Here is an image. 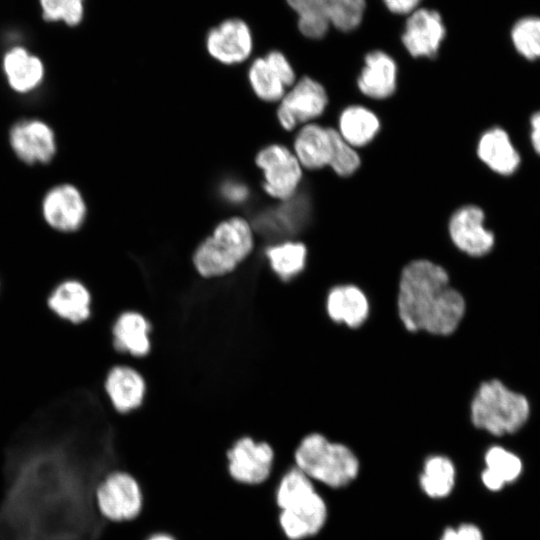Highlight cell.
Wrapping results in <instances>:
<instances>
[{
  "mask_svg": "<svg viewBox=\"0 0 540 540\" xmlns=\"http://www.w3.org/2000/svg\"><path fill=\"white\" fill-rule=\"evenodd\" d=\"M118 468L105 438L29 433L8 449L0 501V540H100L95 506L101 478Z\"/></svg>",
  "mask_w": 540,
  "mask_h": 540,
  "instance_id": "1",
  "label": "cell"
},
{
  "mask_svg": "<svg viewBox=\"0 0 540 540\" xmlns=\"http://www.w3.org/2000/svg\"><path fill=\"white\" fill-rule=\"evenodd\" d=\"M395 305L407 332L439 337L454 334L467 310L465 297L451 285L448 271L428 259L412 260L401 269Z\"/></svg>",
  "mask_w": 540,
  "mask_h": 540,
  "instance_id": "2",
  "label": "cell"
},
{
  "mask_svg": "<svg viewBox=\"0 0 540 540\" xmlns=\"http://www.w3.org/2000/svg\"><path fill=\"white\" fill-rule=\"evenodd\" d=\"M292 464L314 482L331 488L350 484L360 469L359 459L350 447L320 432L308 433L299 440L292 452Z\"/></svg>",
  "mask_w": 540,
  "mask_h": 540,
  "instance_id": "3",
  "label": "cell"
},
{
  "mask_svg": "<svg viewBox=\"0 0 540 540\" xmlns=\"http://www.w3.org/2000/svg\"><path fill=\"white\" fill-rule=\"evenodd\" d=\"M530 411L527 397L499 379L481 382L469 405L472 425L493 436L519 431L528 421Z\"/></svg>",
  "mask_w": 540,
  "mask_h": 540,
  "instance_id": "4",
  "label": "cell"
},
{
  "mask_svg": "<svg viewBox=\"0 0 540 540\" xmlns=\"http://www.w3.org/2000/svg\"><path fill=\"white\" fill-rule=\"evenodd\" d=\"M254 237L241 217L221 222L196 249L193 263L203 277H217L233 271L251 253Z\"/></svg>",
  "mask_w": 540,
  "mask_h": 540,
  "instance_id": "5",
  "label": "cell"
},
{
  "mask_svg": "<svg viewBox=\"0 0 540 540\" xmlns=\"http://www.w3.org/2000/svg\"><path fill=\"white\" fill-rule=\"evenodd\" d=\"M94 501L100 517L112 524L130 523L143 512L145 494L137 477L126 469L115 468L99 481Z\"/></svg>",
  "mask_w": 540,
  "mask_h": 540,
  "instance_id": "6",
  "label": "cell"
},
{
  "mask_svg": "<svg viewBox=\"0 0 540 540\" xmlns=\"http://www.w3.org/2000/svg\"><path fill=\"white\" fill-rule=\"evenodd\" d=\"M225 461L226 472L233 482L248 487L261 486L274 475L276 452L267 440L243 434L228 446Z\"/></svg>",
  "mask_w": 540,
  "mask_h": 540,
  "instance_id": "7",
  "label": "cell"
},
{
  "mask_svg": "<svg viewBox=\"0 0 540 540\" xmlns=\"http://www.w3.org/2000/svg\"><path fill=\"white\" fill-rule=\"evenodd\" d=\"M256 164L264 175V190L271 197L285 201L293 197L302 179V166L295 154L280 144L263 148Z\"/></svg>",
  "mask_w": 540,
  "mask_h": 540,
  "instance_id": "8",
  "label": "cell"
},
{
  "mask_svg": "<svg viewBox=\"0 0 540 540\" xmlns=\"http://www.w3.org/2000/svg\"><path fill=\"white\" fill-rule=\"evenodd\" d=\"M328 96L324 87L310 77H303L284 94L277 118L285 130H292L319 117L325 110Z\"/></svg>",
  "mask_w": 540,
  "mask_h": 540,
  "instance_id": "9",
  "label": "cell"
},
{
  "mask_svg": "<svg viewBox=\"0 0 540 540\" xmlns=\"http://www.w3.org/2000/svg\"><path fill=\"white\" fill-rule=\"evenodd\" d=\"M447 30L442 15L435 9L419 7L405 20L401 42L414 58H434L446 38Z\"/></svg>",
  "mask_w": 540,
  "mask_h": 540,
  "instance_id": "10",
  "label": "cell"
},
{
  "mask_svg": "<svg viewBox=\"0 0 540 540\" xmlns=\"http://www.w3.org/2000/svg\"><path fill=\"white\" fill-rule=\"evenodd\" d=\"M208 54L224 65L246 61L253 51V35L248 23L240 18H228L206 34Z\"/></svg>",
  "mask_w": 540,
  "mask_h": 540,
  "instance_id": "11",
  "label": "cell"
},
{
  "mask_svg": "<svg viewBox=\"0 0 540 540\" xmlns=\"http://www.w3.org/2000/svg\"><path fill=\"white\" fill-rule=\"evenodd\" d=\"M451 241L458 250L470 257H483L495 245V235L485 226V213L476 205L457 209L448 225Z\"/></svg>",
  "mask_w": 540,
  "mask_h": 540,
  "instance_id": "12",
  "label": "cell"
},
{
  "mask_svg": "<svg viewBox=\"0 0 540 540\" xmlns=\"http://www.w3.org/2000/svg\"><path fill=\"white\" fill-rule=\"evenodd\" d=\"M295 72L288 58L278 50L256 58L248 70L249 83L264 101L282 99L286 89L295 83Z\"/></svg>",
  "mask_w": 540,
  "mask_h": 540,
  "instance_id": "13",
  "label": "cell"
},
{
  "mask_svg": "<svg viewBox=\"0 0 540 540\" xmlns=\"http://www.w3.org/2000/svg\"><path fill=\"white\" fill-rule=\"evenodd\" d=\"M9 142L16 156L27 164H46L56 153L53 130L38 119L16 122L10 129Z\"/></svg>",
  "mask_w": 540,
  "mask_h": 540,
  "instance_id": "14",
  "label": "cell"
},
{
  "mask_svg": "<svg viewBox=\"0 0 540 540\" xmlns=\"http://www.w3.org/2000/svg\"><path fill=\"white\" fill-rule=\"evenodd\" d=\"M324 309L334 324L356 330L368 320L371 305L367 293L360 286L343 283L336 284L328 290Z\"/></svg>",
  "mask_w": 540,
  "mask_h": 540,
  "instance_id": "15",
  "label": "cell"
},
{
  "mask_svg": "<svg viewBox=\"0 0 540 540\" xmlns=\"http://www.w3.org/2000/svg\"><path fill=\"white\" fill-rule=\"evenodd\" d=\"M86 204L80 191L71 184L51 188L42 202V214L47 224L61 232H73L86 217Z\"/></svg>",
  "mask_w": 540,
  "mask_h": 540,
  "instance_id": "16",
  "label": "cell"
},
{
  "mask_svg": "<svg viewBox=\"0 0 540 540\" xmlns=\"http://www.w3.org/2000/svg\"><path fill=\"white\" fill-rule=\"evenodd\" d=\"M327 517L326 502L316 491L301 503L279 510L277 523L286 540H307L320 532Z\"/></svg>",
  "mask_w": 540,
  "mask_h": 540,
  "instance_id": "17",
  "label": "cell"
},
{
  "mask_svg": "<svg viewBox=\"0 0 540 540\" xmlns=\"http://www.w3.org/2000/svg\"><path fill=\"white\" fill-rule=\"evenodd\" d=\"M309 213L310 205L306 197L294 195L282 205L258 215L255 229L271 239L293 235L304 227Z\"/></svg>",
  "mask_w": 540,
  "mask_h": 540,
  "instance_id": "18",
  "label": "cell"
},
{
  "mask_svg": "<svg viewBox=\"0 0 540 540\" xmlns=\"http://www.w3.org/2000/svg\"><path fill=\"white\" fill-rule=\"evenodd\" d=\"M398 67L394 58L385 51L374 50L366 54L357 79L359 90L372 99L391 96L397 83Z\"/></svg>",
  "mask_w": 540,
  "mask_h": 540,
  "instance_id": "19",
  "label": "cell"
},
{
  "mask_svg": "<svg viewBox=\"0 0 540 540\" xmlns=\"http://www.w3.org/2000/svg\"><path fill=\"white\" fill-rule=\"evenodd\" d=\"M479 159L493 172L510 176L520 167L521 156L509 134L500 127L486 130L477 144Z\"/></svg>",
  "mask_w": 540,
  "mask_h": 540,
  "instance_id": "20",
  "label": "cell"
},
{
  "mask_svg": "<svg viewBox=\"0 0 540 540\" xmlns=\"http://www.w3.org/2000/svg\"><path fill=\"white\" fill-rule=\"evenodd\" d=\"M91 294L80 281L59 283L47 299L49 309L59 318L74 324L86 321L91 314Z\"/></svg>",
  "mask_w": 540,
  "mask_h": 540,
  "instance_id": "21",
  "label": "cell"
},
{
  "mask_svg": "<svg viewBox=\"0 0 540 540\" xmlns=\"http://www.w3.org/2000/svg\"><path fill=\"white\" fill-rule=\"evenodd\" d=\"M141 374L128 366H115L107 374L105 391L114 408L127 413L141 405L145 395Z\"/></svg>",
  "mask_w": 540,
  "mask_h": 540,
  "instance_id": "22",
  "label": "cell"
},
{
  "mask_svg": "<svg viewBox=\"0 0 540 540\" xmlns=\"http://www.w3.org/2000/svg\"><path fill=\"white\" fill-rule=\"evenodd\" d=\"M330 151V128L315 123H308L296 134L294 154L302 167L309 170H316L327 166Z\"/></svg>",
  "mask_w": 540,
  "mask_h": 540,
  "instance_id": "23",
  "label": "cell"
},
{
  "mask_svg": "<svg viewBox=\"0 0 540 540\" xmlns=\"http://www.w3.org/2000/svg\"><path fill=\"white\" fill-rule=\"evenodd\" d=\"M484 464L481 481L493 492L500 491L506 484L515 482L523 471L521 458L501 445H492L486 450Z\"/></svg>",
  "mask_w": 540,
  "mask_h": 540,
  "instance_id": "24",
  "label": "cell"
},
{
  "mask_svg": "<svg viewBox=\"0 0 540 540\" xmlns=\"http://www.w3.org/2000/svg\"><path fill=\"white\" fill-rule=\"evenodd\" d=\"M3 68L10 87L19 93L32 91L44 77L41 60L21 47L13 48L5 55Z\"/></svg>",
  "mask_w": 540,
  "mask_h": 540,
  "instance_id": "25",
  "label": "cell"
},
{
  "mask_svg": "<svg viewBox=\"0 0 540 540\" xmlns=\"http://www.w3.org/2000/svg\"><path fill=\"white\" fill-rule=\"evenodd\" d=\"M149 332L150 324L142 314L126 311L114 323V346L133 356H145L150 350Z\"/></svg>",
  "mask_w": 540,
  "mask_h": 540,
  "instance_id": "26",
  "label": "cell"
},
{
  "mask_svg": "<svg viewBox=\"0 0 540 540\" xmlns=\"http://www.w3.org/2000/svg\"><path fill=\"white\" fill-rule=\"evenodd\" d=\"M296 14L297 28L311 40L325 37L331 28L329 10L334 0H285Z\"/></svg>",
  "mask_w": 540,
  "mask_h": 540,
  "instance_id": "27",
  "label": "cell"
},
{
  "mask_svg": "<svg viewBox=\"0 0 540 540\" xmlns=\"http://www.w3.org/2000/svg\"><path fill=\"white\" fill-rule=\"evenodd\" d=\"M380 128L375 113L360 106L345 108L339 116V134L352 147H362L374 139Z\"/></svg>",
  "mask_w": 540,
  "mask_h": 540,
  "instance_id": "28",
  "label": "cell"
},
{
  "mask_svg": "<svg viewBox=\"0 0 540 540\" xmlns=\"http://www.w3.org/2000/svg\"><path fill=\"white\" fill-rule=\"evenodd\" d=\"M455 482L456 468L448 456L434 454L425 459L419 485L428 497L433 499L447 497L452 492Z\"/></svg>",
  "mask_w": 540,
  "mask_h": 540,
  "instance_id": "29",
  "label": "cell"
},
{
  "mask_svg": "<svg viewBox=\"0 0 540 540\" xmlns=\"http://www.w3.org/2000/svg\"><path fill=\"white\" fill-rule=\"evenodd\" d=\"M315 492L314 481L291 464L278 475L273 500L279 511L301 503Z\"/></svg>",
  "mask_w": 540,
  "mask_h": 540,
  "instance_id": "30",
  "label": "cell"
},
{
  "mask_svg": "<svg viewBox=\"0 0 540 540\" xmlns=\"http://www.w3.org/2000/svg\"><path fill=\"white\" fill-rule=\"evenodd\" d=\"M265 254L271 269L283 281L295 278L306 266L307 249L301 242L276 243L269 246Z\"/></svg>",
  "mask_w": 540,
  "mask_h": 540,
  "instance_id": "31",
  "label": "cell"
},
{
  "mask_svg": "<svg viewBox=\"0 0 540 540\" xmlns=\"http://www.w3.org/2000/svg\"><path fill=\"white\" fill-rule=\"evenodd\" d=\"M367 0H334L329 10L331 28L342 33L356 30L364 20Z\"/></svg>",
  "mask_w": 540,
  "mask_h": 540,
  "instance_id": "32",
  "label": "cell"
},
{
  "mask_svg": "<svg viewBox=\"0 0 540 540\" xmlns=\"http://www.w3.org/2000/svg\"><path fill=\"white\" fill-rule=\"evenodd\" d=\"M517 52L528 60L540 59V19L528 17L519 20L511 31Z\"/></svg>",
  "mask_w": 540,
  "mask_h": 540,
  "instance_id": "33",
  "label": "cell"
},
{
  "mask_svg": "<svg viewBox=\"0 0 540 540\" xmlns=\"http://www.w3.org/2000/svg\"><path fill=\"white\" fill-rule=\"evenodd\" d=\"M330 134L331 151L328 165L339 176L352 175L360 165L359 155L337 130L330 128Z\"/></svg>",
  "mask_w": 540,
  "mask_h": 540,
  "instance_id": "34",
  "label": "cell"
},
{
  "mask_svg": "<svg viewBox=\"0 0 540 540\" xmlns=\"http://www.w3.org/2000/svg\"><path fill=\"white\" fill-rule=\"evenodd\" d=\"M84 0H40L44 18L63 20L69 26L80 23L84 14Z\"/></svg>",
  "mask_w": 540,
  "mask_h": 540,
  "instance_id": "35",
  "label": "cell"
},
{
  "mask_svg": "<svg viewBox=\"0 0 540 540\" xmlns=\"http://www.w3.org/2000/svg\"><path fill=\"white\" fill-rule=\"evenodd\" d=\"M440 540H484L482 531L472 523H462L457 527H447Z\"/></svg>",
  "mask_w": 540,
  "mask_h": 540,
  "instance_id": "36",
  "label": "cell"
},
{
  "mask_svg": "<svg viewBox=\"0 0 540 540\" xmlns=\"http://www.w3.org/2000/svg\"><path fill=\"white\" fill-rule=\"evenodd\" d=\"M423 0H381L385 8L392 14L407 16L420 7Z\"/></svg>",
  "mask_w": 540,
  "mask_h": 540,
  "instance_id": "37",
  "label": "cell"
},
{
  "mask_svg": "<svg viewBox=\"0 0 540 540\" xmlns=\"http://www.w3.org/2000/svg\"><path fill=\"white\" fill-rule=\"evenodd\" d=\"M223 195L230 202L238 203L248 197V189L241 183L229 182L223 186Z\"/></svg>",
  "mask_w": 540,
  "mask_h": 540,
  "instance_id": "38",
  "label": "cell"
},
{
  "mask_svg": "<svg viewBox=\"0 0 540 540\" xmlns=\"http://www.w3.org/2000/svg\"><path fill=\"white\" fill-rule=\"evenodd\" d=\"M530 142L533 150L540 156V110L530 118Z\"/></svg>",
  "mask_w": 540,
  "mask_h": 540,
  "instance_id": "39",
  "label": "cell"
},
{
  "mask_svg": "<svg viewBox=\"0 0 540 540\" xmlns=\"http://www.w3.org/2000/svg\"><path fill=\"white\" fill-rule=\"evenodd\" d=\"M144 540H179L174 534L160 530L150 533Z\"/></svg>",
  "mask_w": 540,
  "mask_h": 540,
  "instance_id": "40",
  "label": "cell"
}]
</instances>
